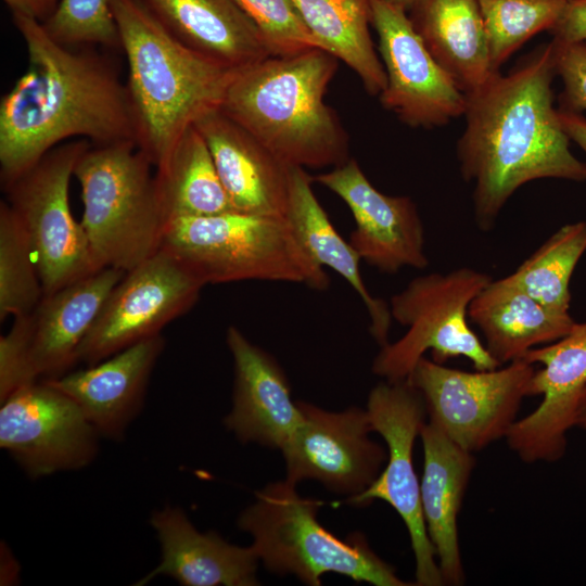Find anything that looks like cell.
<instances>
[{
    "mask_svg": "<svg viewBox=\"0 0 586 586\" xmlns=\"http://www.w3.org/2000/svg\"><path fill=\"white\" fill-rule=\"evenodd\" d=\"M492 280L488 273L469 267L412 279L390 302L393 320L407 331L381 347L372 372L391 382L406 380L426 352L438 364L464 357L475 370L499 368L468 323L472 300Z\"/></svg>",
    "mask_w": 586,
    "mask_h": 586,
    "instance_id": "obj_8",
    "label": "cell"
},
{
    "mask_svg": "<svg viewBox=\"0 0 586 586\" xmlns=\"http://www.w3.org/2000/svg\"><path fill=\"white\" fill-rule=\"evenodd\" d=\"M11 14L30 17L40 24L46 23L58 10L61 0H2Z\"/></svg>",
    "mask_w": 586,
    "mask_h": 586,
    "instance_id": "obj_37",
    "label": "cell"
},
{
    "mask_svg": "<svg viewBox=\"0 0 586 586\" xmlns=\"http://www.w3.org/2000/svg\"><path fill=\"white\" fill-rule=\"evenodd\" d=\"M293 2L320 49L352 68L368 93L380 95L386 74L370 35L371 0Z\"/></svg>",
    "mask_w": 586,
    "mask_h": 586,
    "instance_id": "obj_28",
    "label": "cell"
},
{
    "mask_svg": "<svg viewBox=\"0 0 586 586\" xmlns=\"http://www.w3.org/2000/svg\"><path fill=\"white\" fill-rule=\"evenodd\" d=\"M562 128L571 141H574L586 154V116L558 109Z\"/></svg>",
    "mask_w": 586,
    "mask_h": 586,
    "instance_id": "obj_38",
    "label": "cell"
},
{
    "mask_svg": "<svg viewBox=\"0 0 586 586\" xmlns=\"http://www.w3.org/2000/svg\"><path fill=\"white\" fill-rule=\"evenodd\" d=\"M321 504L300 496L296 484L285 479L256 492L237 523L251 535L260 563L273 574L294 575L309 586H319L328 573L374 586L416 585L398 577L362 533L340 538L323 527L317 518Z\"/></svg>",
    "mask_w": 586,
    "mask_h": 586,
    "instance_id": "obj_5",
    "label": "cell"
},
{
    "mask_svg": "<svg viewBox=\"0 0 586 586\" xmlns=\"http://www.w3.org/2000/svg\"><path fill=\"white\" fill-rule=\"evenodd\" d=\"M164 345L160 334L85 369L46 381L79 406L100 436L117 441L142 408L150 375Z\"/></svg>",
    "mask_w": 586,
    "mask_h": 586,
    "instance_id": "obj_21",
    "label": "cell"
},
{
    "mask_svg": "<svg viewBox=\"0 0 586 586\" xmlns=\"http://www.w3.org/2000/svg\"><path fill=\"white\" fill-rule=\"evenodd\" d=\"M194 126L209 149L233 211L286 217L291 165L220 109L205 114Z\"/></svg>",
    "mask_w": 586,
    "mask_h": 586,
    "instance_id": "obj_20",
    "label": "cell"
},
{
    "mask_svg": "<svg viewBox=\"0 0 586 586\" xmlns=\"http://www.w3.org/2000/svg\"><path fill=\"white\" fill-rule=\"evenodd\" d=\"M336 68L318 48L270 55L235 73L220 110L288 165L336 167L348 160L347 135L324 103Z\"/></svg>",
    "mask_w": 586,
    "mask_h": 586,
    "instance_id": "obj_3",
    "label": "cell"
},
{
    "mask_svg": "<svg viewBox=\"0 0 586 586\" xmlns=\"http://www.w3.org/2000/svg\"><path fill=\"white\" fill-rule=\"evenodd\" d=\"M311 178L303 167L291 166L286 218L309 255L323 268L339 273L364 302L369 331L380 347L388 343L392 326L390 305L372 296L362 280L360 256L336 231L316 198Z\"/></svg>",
    "mask_w": 586,
    "mask_h": 586,
    "instance_id": "obj_27",
    "label": "cell"
},
{
    "mask_svg": "<svg viewBox=\"0 0 586 586\" xmlns=\"http://www.w3.org/2000/svg\"><path fill=\"white\" fill-rule=\"evenodd\" d=\"M152 166L135 142L91 144L79 157L80 224L99 269L129 271L162 247L166 218Z\"/></svg>",
    "mask_w": 586,
    "mask_h": 586,
    "instance_id": "obj_7",
    "label": "cell"
},
{
    "mask_svg": "<svg viewBox=\"0 0 586 586\" xmlns=\"http://www.w3.org/2000/svg\"><path fill=\"white\" fill-rule=\"evenodd\" d=\"M297 404L302 424L280 450L285 479L294 484L315 480L347 497L366 491L387 460V449L369 437L373 430L367 410L354 406L334 412Z\"/></svg>",
    "mask_w": 586,
    "mask_h": 586,
    "instance_id": "obj_16",
    "label": "cell"
},
{
    "mask_svg": "<svg viewBox=\"0 0 586 586\" xmlns=\"http://www.w3.org/2000/svg\"><path fill=\"white\" fill-rule=\"evenodd\" d=\"M189 49L239 71L272 55L263 34L234 0H139Z\"/></svg>",
    "mask_w": 586,
    "mask_h": 586,
    "instance_id": "obj_24",
    "label": "cell"
},
{
    "mask_svg": "<svg viewBox=\"0 0 586 586\" xmlns=\"http://www.w3.org/2000/svg\"><path fill=\"white\" fill-rule=\"evenodd\" d=\"M409 20L435 61L470 94L495 72L481 0H416Z\"/></svg>",
    "mask_w": 586,
    "mask_h": 586,
    "instance_id": "obj_26",
    "label": "cell"
},
{
    "mask_svg": "<svg viewBox=\"0 0 586 586\" xmlns=\"http://www.w3.org/2000/svg\"><path fill=\"white\" fill-rule=\"evenodd\" d=\"M205 284L173 253L161 247L126 271L113 288L78 353L88 366L161 334L191 309Z\"/></svg>",
    "mask_w": 586,
    "mask_h": 586,
    "instance_id": "obj_13",
    "label": "cell"
},
{
    "mask_svg": "<svg viewBox=\"0 0 586 586\" xmlns=\"http://www.w3.org/2000/svg\"><path fill=\"white\" fill-rule=\"evenodd\" d=\"M43 296L28 234L4 200L0 203V320L28 314Z\"/></svg>",
    "mask_w": 586,
    "mask_h": 586,
    "instance_id": "obj_31",
    "label": "cell"
},
{
    "mask_svg": "<svg viewBox=\"0 0 586 586\" xmlns=\"http://www.w3.org/2000/svg\"><path fill=\"white\" fill-rule=\"evenodd\" d=\"M314 180L349 208L356 226L348 241L361 260L385 273L428 267L423 222L409 196L379 191L354 158Z\"/></svg>",
    "mask_w": 586,
    "mask_h": 586,
    "instance_id": "obj_18",
    "label": "cell"
},
{
    "mask_svg": "<svg viewBox=\"0 0 586 586\" xmlns=\"http://www.w3.org/2000/svg\"><path fill=\"white\" fill-rule=\"evenodd\" d=\"M226 340L234 364V385L232 408L224 424L241 443L281 450L303 421L289 380L276 359L237 327L228 328Z\"/></svg>",
    "mask_w": 586,
    "mask_h": 586,
    "instance_id": "obj_19",
    "label": "cell"
},
{
    "mask_svg": "<svg viewBox=\"0 0 586 586\" xmlns=\"http://www.w3.org/2000/svg\"><path fill=\"white\" fill-rule=\"evenodd\" d=\"M366 410L373 432L387 447V460L374 482L345 504L364 507L374 500L391 505L404 521L415 556L417 586H444L436 551L424 522L420 483L412 463L416 438L425 423L422 394L408 380L383 381L369 393Z\"/></svg>",
    "mask_w": 586,
    "mask_h": 586,
    "instance_id": "obj_12",
    "label": "cell"
},
{
    "mask_svg": "<svg viewBox=\"0 0 586 586\" xmlns=\"http://www.w3.org/2000/svg\"><path fill=\"white\" fill-rule=\"evenodd\" d=\"M555 77L550 41L467 95L457 157L463 180L473 184L474 220L484 232L523 184L545 178L586 180V163L571 152L553 105Z\"/></svg>",
    "mask_w": 586,
    "mask_h": 586,
    "instance_id": "obj_2",
    "label": "cell"
},
{
    "mask_svg": "<svg viewBox=\"0 0 586 586\" xmlns=\"http://www.w3.org/2000/svg\"><path fill=\"white\" fill-rule=\"evenodd\" d=\"M534 372V365L523 359L470 372L423 356L408 380L422 394L429 421L474 454L506 438L528 396Z\"/></svg>",
    "mask_w": 586,
    "mask_h": 586,
    "instance_id": "obj_11",
    "label": "cell"
},
{
    "mask_svg": "<svg viewBox=\"0 0 586 586\" xmlns=\"http://www.w3.org/2000/svg\"><path fill=\"white\" fill-rule=\"evenodd\" d=\"M47 34L66 47H101L123 51L110 0H61L46 23Z\"/></svg>",
    "mask_w": 586,
    "mask_h": 586,
    "instance_id": "obj_33",
    "label": "cell"
},
{
    "mask_svg": "<svg viewBox=\"0 0 586 586\" xmlns=\"http://www.w3.org/2000/svg\"><path fill=\"white\" fill-rule=\"evenodd\" d=\"M586 252V221L563 225L511 277L530 295L551 310L569 313L570 281Z\"/></svg>",
    "mask_w": 586,
    "mask_h": 586,
    "instance_id": "obj_30",
    "label": "cell"
},
{
    "mask_svg": "<svg viewBox=\"0 0 586 586\" xmlns=\"http://www.w3.org/2000/svg\"><path fill=\"white\" fill-rule=\"evenodd\" d=\"M371 25L386 74L382 106L413 128H434L463 116L467 95L435 61L415 30L408 12L371 0Z\"/></svg>",
    "mask_w": 586,
    "mask_h": 586,
    "instance_id": "obj_15",
    "label": "cell"
},
{
    "mask_svg": "<svg viewBox=\"0 0 586 586\" xmlns=\"http://www.w3.org/2000/svg\"><path fill=\"white\" fill-rule=\"evenodd\" d=\"M569 0H481L492 67L500 66L532 37L550 30Z\"/></svg>",
    "mask_w": 586,
    "mask_h": 586,
    "instance_id": "obj_32",
    "label": "cell"
},
{
    "mask_svg": "<svg viewBox=\"0 0 586 586\" xmlns=\"http://www.w3.org/2000/svg\"><path fill=\"white\" fill-rule=\"evenodd\" d=\"M263 34L272 55L320 49L293 0H234Z\"/></svg>",
    "mask_w": 586,
    "mask_h": 586,
    "instance_id": "obj_34",
    "label": "cell"
},
{
    "mask_svg": "<svg viewBox=\"0 0 586 586\" xmlns=\"http://www.w3.org/2000/svg\"><path fill=\"white\" fill-rule=\"evenodd\" d=\"M549 33L558 41L586 40V0H569L562 16Z\"/></svg>",
    "mask_w": 586,
    "mask_h": 586,
    "instance_id": "obj_36",
    "label": "cell"
},
{
    "mask_svg": "<svg viewBox=\"0 0 586 586\" xmlns=\"http://www.w3.org/2000/svg\"><path fill=\"white\" fill-rule=\"evenodd\" d=\"M12 23L27 51V69L0 101V181L4 188L71 138L92 145L137 144L127 85L95 47H66L42 24Z\"/></svg>",
    "mask_w": 586,
    "mask_h": 586,
    "instance_id": "obj_1",
    "label": "cell"
},
{
    "mask_svg": "<svg viewBox=\"0 0 586 586\" xmlns=\"http://www.w3.org/2000/svg\"><path fill=\"white\" fill-rule=\"evenodd\" d=\"M150 524L161 545L160 563L136 585L166 575L184 586L258 585L259 558L251 545H232L216 532H199L184 511L166 506L152 512Z\"/></svg>",
    "mask_w": 586,
    "mask_h": 586,
    "instance_id": "obj_22",
    "label": "cell"
},
{
    "mask_svg": "<svg viewBox=\"0 0 586 586\" xmlns=\"http://www.w3.org/2000/svg\"><path fill=\"white\" fill-rule=\"evenodd\" d=\"M395 7H398L405 11H409L416 0H384Z\"/></svg>",
    "mask_w": 586,
    "mask_h": 586,
    "instance_id": "obj_40",
    "label": "cell"
},
{
    "mask_svg": "<svg viewBox=\"0 0 586 586\" xmlns=\"http://www.w3.org/2000/svg\"><path fill=\"white\" fill-rule=\"evenodd\" d=\"M90 145L85 139L66 141L2 188L30 240L43 294L101 270L68 199L76 164Z\"/></svg>",
    "mask_w": 586,
    "mask_h": 586,
    "instance_id": "obj_10",
    "label": "cell"
},
{
    "mask_svg": "<svg viewBox=\"0 0 586 586\" xmlns=\"http://www.w3.org/2000/svg\"><path fill=\"white\" fill-rule=\"evenodd\" d=\"M99 437L79 406L46 380L1 402L0 446L31 479L87 467Z\"/></svg>",
    "mask_w": 586,
    "mask_h": 586,
    "instance_id": "obj_14",
    "label": "cell"
},
{
    "mask_svg": "<svg viewBox=\"0 0 586 586\" xmlns=\"http://www.w3.org/2000/svg\"><path fill=\"white\" fill-rule=\"evenodd\" d=\"M540 364L530 382L528 396L542 395L530 415L518 419L506 440L526 462H556L566 450L568 432L586 386V320L576 322L563 337L530 349L521 358Z\"/></svg>",
    "mask_w": 586,
    "mask_h": 586,
    "instance_id": "obj_17",
    "label": "cell"
},
{
    "mask_svg": "<svg viewBox=\"0 0 586 586\" xmlns=\"http://www.w3.org/2000/svg\"><path fill=\"white\" fill-rule=\"evenodd\" d=\"M556 76L563 88L558 97L559 110L586 112V40L563 42L552 39Z\"/></svg>",
    "mask_w": 586,
    "mask_h": 586,
    "instance_id": "obj_35",
    "label": "cell"
},
{
    "mask_svg": "<svg viewBox=\"0 0 586 586\" xmlns=\"http://www.w3.org/2000/svg\"><path fill=\"white\" fill-rule=\"evenodd\" d=\"M155 184L166 222L233 211L209 149L194 125L156 167Z\"/></svg>",
    "mask_w": 586,
    "mask_h": 586,
    "instance_id": "obj_29",
    "label": "cell"
},
{
    "mask_svg": "<svg viewBox=\"0 0 586 586\" xmlns=\"http://www.w3.org/2000/svg\"><path fill=\"white\" fill-rule=\"evenodd\" d=\"M420 438V499L426 531L436 551L443 584L459 586L464 582V572L457 521L475 458L430 421L422 426Z\"/></svg>",
    "mask_w": 586,
    "mask_h": 586,
    "instance_id": "obj_23",
    "label": "cell"
},
{
    "mask_svg": "<svg viewBox=\"0 0 586 586\" xmlns=\"http://www.w3.org/2000/svg\"><path fill=\"white\" fill-rule=\"evenodd\" d=\"M162 247L205 285L262 280L323 291L330 284L286 217L229 211L174 218L165 225Z\"/></svg>",
    "mask_w": 586,
    "mask_h": 586,
    "instance_id": "obj_6",
    "label": "cell"
},
{
    "mask_svg": "<svg viewBox=\"0 0 586 586\" xmlns=\"http://www.w3.org/2000/svg\"><path fill=\"white\" fill-rule=\"evenodd\" d=\"M128 67L137 146L156 168L180 137L220 109L238 71L189 49L139 0H110Z\"/></svg>",
    "mask_w": 586,
    "mask_h": 586,
    "instance_id": "obj_4",
    "label": "cell"
},
{
    "mask_svg": "<svg viewBox=\"0 0 586 586\" xmlns=\"http://www.w3.org/2000/svg\"><path fill=\"white\" fill-rule=\"evenodd\" d=\"M574 426L586 430V386L579 399V404L576 410Z\"/></svg>",
    "mask_w": 586,
    "mask_h": 586,
    "instance_id": "obj_39",
    "label": "cell"
},
{
    "mask_svg": "<svg viewBox=\"0 0 586 586\" xmlns=\"http://www.w3.org/2000/svg\"><path fill=\"white\" fill-rule=\"evenodd\" d=\"M468 316L500 366L521 359L532 348L558 341L576 323L569 313L544 306L511 275L492 280L472 300Z\"/></svg>",
    "mask_w": 586,
    "mask_h": 586,
    "instance_id": "obj_25",
    "label": "cell"
},
{
    "mask_svg": "<svg viewBox=\"0 0 586 586\" xmlns=\"http://www.w3.org/2000/svg\"><path fill=\"white\" fill-rule=\"evenodd\" d=\"M125 271L103 268L51 294L28 314L13 318L0 337V402L29 383L59 378L79 348Z\"/></svg>",
    "mask_w": 586,
    "mask_h": 586,
    "instance_id": "obj_9",
    "label": "cell"
}]
</instances>
